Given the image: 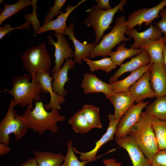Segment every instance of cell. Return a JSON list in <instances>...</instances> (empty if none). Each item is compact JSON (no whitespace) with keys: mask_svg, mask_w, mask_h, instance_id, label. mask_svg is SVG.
<instances>
[{"mask_svg":"<svg viewBox=\"0 0 166 166\" xmlns=\"http://www.w3.org/2000/svg\"><path fill=\"white\" fill-rule=\"evenodd\" d=\"M96 1L97 3L96 6L100 10H107L112 8L109 0H96Z\"/></svg>","mask_w":166,"mask_h":166,"instance_id":"39","label":"cell"},{"mask_svg":"<svg viewBox=\"0 0 166 166\" xmlns=\"http://www.w3.org/2000/svg\"><path fill=\"white\" fill-rule=\"evenodd\" d=\"M33 153L38 166H61L65 158L61 153L37 151Z\"/></svg>","mask_w":166,"mask_h":166,"instance_id":"25","label":"cell"},{"mask_svg":"<svg viewBox=\"0 0 166 166\" xmlns=\"http://www.w3.org/2000/svg\"><path fill=\"white\" fill-rule=\"evenodd\" d=\"M30 75L24 74L13 78L11 82L12 88L4 89L0 92H7L13 97L15 106L17 105L25 107L30 105L33 109V101H41L40 95L42 93V87L35 78L32 79Z\"/></svg>","mask_w":166,"mask_h":166,"instance_id":"3","label":"cell"},{"mask_svg":"<svg viewBox=\"0 0 166 166\" xmlns=\"http://www.w3.org/2000/svg\"><path fill=\"white\" fill-rule=\"evenodd\" d=\"M125 42H123L116 47L115 51H112L109 54V56H110L112 60L116 65L120 66L125 59L138 54L144 49H128L125 46Z\"/></svg>","mask_w":166,"mask_h":166,"instance_id":"26","label":"cell"},{"mask_svg":"<svg viewBox=\"0 0 166 166\" xmlns=\"http://www.w3.org/2000/svg\"><path fill=\"white\" fill-rule=\"evenodd\" d=\"M127 29L125 16L118 17L111 31L103 36L102 40L90 53V58L93 59L98 56L106 57L117 45H120L121 42L130 40L129 38L125 37Z\"/></svg>","mask_w":166,"mask_h":166,"instance_id":"6","label":"cell"},{"mask_svg":"<svg viewBox=\"0 0 166 166\" xmlns=\"http://www.w3.org/2000/svg\"><path fill=\"white\" fill-rule=\"evenodd\" d=\"M67 146V152L61 166H84L88 163L97 160L80 161L75 155L73 150L72 142L71 140H69L68 142Z\"/></svg>","mask_w":166,"mask_h":166,"instance_id":"33","label":"cell"},{"mask_svg":"<svg viewBox=\"0 0 166 166\" xmlns=\"http://www.w3.org/2000/svg\"><path fill=\"white\" fill-rule=\"evenodd\" d=\"M11 150V148L3 143H0V155H5Z\"/></svg>","mask_w":166,"mask_h":166,"instance_id":"41","label":"cell"},{"mask_svg":"<svg viewBox=\"0 0 166 166\" xmlns=\"http://www.w3.org/2000/svg\"><path fill=\"white\" fill-rule=\"evenodd\" d=\"M82 60L86 62L89 66L90 71L92 72L101 69L108 73L117 67V65L113 63L110 57H105L96 61L85 57Z\"/></svg>","mask_w":166,"mask_h":166,"instance_id":"30","label":"cell"},{"mask_svg":"<svg viewBox=\"0 0 166 166\" xmlns=\"http://www.w3.org/2000/svg\"><path fill=\"white\" fill-rule=\"evenodd\" d=\"M29 129H32L42 134L49 130L56 133L58 130L57 123L64 121L65 118L61 115L57 109H52L50 112L45 109L42 101L36 102L35 107L32 109L30 105L22 115Z\"/></svg>","mask_w":166,"mask_h":166,"instance_id":"1","label":"cell"},{"mask_svg":"<svg viewBox=\"0 0 166 166\" xmlns=\"http://www.w3.org/2000/svg\"><path fill=\"white\" fill-rule=\"evenodd\" d=\"M151 63L150 56L145 50H143L130 61L122 64L120 68L109 78V82L112 84L117 81L118 78L124 73L128 72H132L140 67L146 66Z\"/></svg>","mask_w":166,"mask_h":166,"instance_id":"16","label":"cell"},{"mask_svg":"<svg viewBox=\"0 0 166 166\" xmlns=\"http://www.w3.org/2000/svg\"><path fill=\"white\" fill-rule=\"evenodd\" d=\"M129 134L133 137L150 162L153 156L160 150L153 126L152 117L145 111L142 112Z\"/></svg>","mask_w":166,"mask_h":166,"instance_id":"2","label":"cell"},{"mask_svg":"<svg viewBox=\"0 0 166 166\" xmlns=\"http://www.w3.org/2000/svg\"><path fill=\"white\" fill-rule=\"evenodd\" d=\"M165 96H166V95Z\"/></svg>","mask_w":166,"mask_h":166,"instance_id":"45","label":"cell"},{"mask_svg":"<svg viewBox=\"0 0 166 166\" xmlns=\"http://www.w3.org/2000/svg\"><path fill=\"white\" fill-rule=\"evenodd\" d=\"M13 98L10 100L8 111L0 122V143L8 145L11 133L18 141L26 134L29 129L22 115L18 114L14 109L15 106Z\"/></svg>","mask_w":166,"mask_h":166,"instance_id":"7","label":"cell"},{"mask_svg":"<svg viewBox=\"0 0 166 166\" xmlns=\"http://www.w3.org/2000/svg\"><path fill=\"white\" fill-rule=\"evenodd\" d=\"M162 32L156 26L152 24L147 30L141 32L133 28L127 30L125 34L128 35L130 39L133 38L134 42L130 48L139 49L143 43L149 40H156L161 37Z\"/></svg>","mask_w":166,"mask_h":166,"instance_id":"19","label":"cell"},{"mask_svg":"<svg viewBox=\"0 0 166 166\" xmlns=\"http://www.w3.org/2000/svg\"><path fill=\"white\" fill-rule=\"evenodd\" d=\"M153 63L141 67L132 72L125 78L120 81L117 80L111 84L113 94L128 91L130 88L145 73L149 70Z\"/></svg>","mask_w":166,"mask_h":166,"instance_id":"23","label":"cell"},{"mask_svg":"<svg viewBox=\"0 0 166 166\" xmlns=\"http://www.w3.org/2000/svg\"><path fill=\"white\" fill-rule=\"evenodd\" d=\"M21 57L24 69L29 73L31 79L35 78L38 73L49 72L51 59L45 42L26 49Z\"/></svg>","mask_w":166,"mask_h":166,"instance_id":"4","label":"cell"},{"mask_svg":"<svg viewBox=\"0 0 166 166\" xmlns=\"http://www.w3.org/2000/svg\"><path fill=\"white\" fill-rule=\"evenodd\" d=\"M127 1L121 0L117 5L109 10H101L94 5L87 10L89 16L85 18L84 23L93 29L96 36L94 43L96 45L100 42L104 32L110 28L115 14L122 9Z\"/></svg>","mask_w":166,"mask_h":166,"instance_id":"5","label":"cell"},{"mask_svg":"<svg viewBox=\"0 0 166 166\" xmlns=\"http://www.w3.org/2000/svg\"><path fill=\"white\" fill-rule=\"evenodd\" d=\"M75 133L81 134L87 133L92 129L81 110L76 112L69 120Z\"/></svg>","mask_w":166,"mask_h":166,"instance_id":"29","label":"cell"},{"mask_svg":"<svg viewBox=\"0 0 166 166\" xmlns=\"http://www.w3.org/2000/svg\"><path fill=\"white\" fill-rule=\"evenodd\" d=\"M85 1H81L74 6L72 4L67 6L65 12L62 11L55 19L44 23L42 26H41L38 34L49 31H54L56 33L62 34L67 28L66 22L69 15L73 10Z\"/></svg>","mask_w":166,"mask_h":166,"instance_id":"22","label":"cell"},{"mask_svg":"<svg viewBox=\"0 0 166 166\" xmlns=\"http://www.w3.org/2000/svg\"><path fill=\"white\" fill-rule=\"evenodd\" d=\"M109 124L106 132L101 138L95 143V146L91 150L87 152H80L73 147V149L75 153L80 154L79 158L82 161H86L93 159H98L105 154L96 156L97 154L99 149L108 141L114 139V136L116 132L117 124L119 121L115 119L113 115L109 113L108 115Z\"/></svg>","mask_w":166,"mask_h":166,"instance_id":"10","label":"cell"},{"mask_svg":"<svg viewBox=\"0 0 166 166\" xmlns=\"http://www.w3.org/2000/svg\"><path fill=\"white\" fill-rule=\"evenodd\" d=\"M153 126L159 150L166 149V121L152 117Z\"/></svg>","mask_w":166,"mask_h":166,"instance_id":"32","label":"cell"},{"mask_svg":"<svg viewBox=\"0 0 166 166\" xmlns=\"http://www.w3.org/2000/svg\"><path fill=\"white\" fill-rule=\"evenodd\" d=\"M81 110L92 128H102L99 114V109L98 107L86 105L83 106Z\"/></svg>","mask_w":166,"mask_h":166,"instance_id":"31","label":"cell"},{"mask_svg":"<svg viewBox=\"0 0 166 166\" xmlns=\"http://www.w3.org/2000/svg\"><path fill=\"white\" fill-rule=\"evenodd\" d=\"M150 82L156 98L166 95V69L164 65L153 64L151 69Z\"/></svg>","mask_w":166,"mask_h":166,"instance_id":"17","label":"cell"},{"mask_svg":"<svg viewBox=\"0 0 166 166\" xmlns=\"http://www.w3.org/2000/svg\"><path fill=\"white\" fill-rule=\"evenodd\" d=\"M145 111L152 117L166 121V96L156 98L146 106Z\"/></svg>","mask_w":166,"mask_h":166,"instance_id":"27","label":"cell"},{"mask_svg":"<svg viewBox=\"0 0 166 166\" xmlns=\"http://www.w3.org/2000/svg\"><path fill=\"white\" fill-rule=\"evenodd\" d=\"M149 101H142L133 105L124 114L117 126L114 136L115 138L123 137L129 134L131 130L137 122L142 110Z\"/></svg>","mask_w":166,"mask_h":166,"instance_id":"9","label":"cell"},{"mask_svg":"<svg viewBox=\"0 0 166 166\" xmlns=\"http://www.w3.org/2000/svg\"><path fill=\"white\" fill-rule=\"evenodd\" d=\"M31 25L30 23L26 21L21 26L16 27H12L10 24L6 23L3 26L0 27V39L1 40L6 35L10 33L14 30L28 29Z\"/></svg>","mask_w":166,"mask_h":166,"instance_id":"37","label":"cell"},{"mask_svg":"<svg viewBox=\"0 0 166 166\" xmlns=\"http://www.w3.org/2000/svg\"><path fill=\"white\" fill-rule=\"evenodd\" d=\"M166 6V0H163L151 8H142L129 14L127 20V30L137 25L141 26L144 23L146 26H150L152 21L159 17L160 10Z\"/></svg>","mask_w":166,"mask_h":166,"instance_id":"8","label":"cell"},{"mask_svg":"<svg viewBox=\"0 0 166 166\" xmlns=\"http://www.w3.org/2000/svg\"><path fill=\"white\" fill-rule=\"evenodd\" d=\"M76 61L72 59H66L62 68L58 71L52 73L53 81L52 87L53 92L56 94L64 97L68 94L67 91L64 89L65 84L69 80L68 72L75 66Z\"/></svg>","mask_w":166,"mask_h":166,"instance_id":"18","label":"cell"},{"mask_svg":"<svg viewBox=\"0 0 166 166\" xmlns=\"http://www.w3.org/2000/svg\"><path fill=\"white\" fill-rule=\"evenodd\" d=\"M163 57L164 65L166 69V45H165L163 49Z\"/></svg>","mask_w":166,"mask_h":166,"instance_id":"43","label":"cell"},{"mask_svg":"<svg viewBox=\"0 0 166 166\" xmlns=\"http://www.w3.org/2000/svg\"><path fill=\"white\" fill-rule=\"evenodd\" d=\"M106 166H121V164L113 158L105 159L103 161Z\"/></svg>","mask_w":166,"mask_h":166,"instance_id":"40","label":"cell"},{"mask_svg":"<svg viewBox=\"0 0 166 166\" xmlns=\"http://www.w3.org/2000/svg\"><path fill=\"white\" fill-rule=\"evenodd\" d=\"M32 5L33 6V11L31 14H26L23 16V17L26 21L28 22L32 25L34 28V32L35 34H38L40 30L41 26L40 22L39 21L37 14L36 10L37 6L36 3L37 0H31Z\"/></svg>","mask_w":166,"mask_h":166,"instance_id":"34","label":"cell"},{"mask_svg":"<svg viewBox=\"0 0 166 166\" xmlns=\"http://www.w3.org/2000/svg\"><path fill=\"white\" fill-rule=\"evenodd\" d=\"M3 5L4 9L0 14V26L8 18L26 7L32 5V2L30 0H19L13 4L4 3Z\"/></svg>","mask_w":166,"mask_h":166,"instance_id":"28","label":"cell"},{"mask_svg":"<svg viewBox=\"0 0 166 166\" xmlns=\"http://www.w3.org/2000/svg\"><path fill=\"white\" fill-rule=\"evenodd\" d=\"M50 74L49 72L38 73L35 78L41 86L42 93H49L50 95L49 102L44 105L45 109L46 110H60L61 109L60 104L65 101V98L64 97L59 96L53 92L52 87V81L53 78V77L50 76Z\"/></svg>","mask_w":166,"mask_h":166,"instance_id":"13","label":"cell"},{"mask_svg":"<svg viewBox=\"0 0 166 166\" xmlns=\"http://www.w3.org/2000/svg\"><path fill=\"white\" fill-rule=\"evenodd\" d=\"M151 69L145 73L129 88V92L139 103L146 98L155 97L150 84Z\"/></svg>","mask_w":166,"mask_h":166,"instance_id":"14","label":"cell"},{"mask_svg":"<svg viewBox=\"0 0 166 166\" xmlns=\"http://www.w3.org/2000/svg\"><path fill=\"white\" fill-rule=\"evenodd\" d=\"M53 34L57 39V42L54 41L50 35H49L48 38L49 43L53 45L55 49V66L51 70L52 73L58 71L61 68L65 59L74 57V52L70 47L64 35L55 32Z\"/></svg>","mask_w":166,"mask_h":166,"instance_id":"12","label":"cell"},{"mask_svg":"<svg viewBox=\"0 0 166 166\" xmlns=\"http://www.w3.org/2000/svg\"><path fill=\"white\" fill-rule=\"evenodd\" d=\"M109 99L114 107L113 116L118 120L121 119L135 101L129 91L113 94Z\"/></svg>","mask_w":166,"mask_h":166,"instance_id":"21","label":"cell"},{"mask_svg":"<svg viewBox=\"0 0 166 166\" xmlns=\"http://www.w3.org/2000/svg\"><path fill=\"white\" fill-rule=\"evenodd\" d=\"M81 86L85 94L102 93L106 99H109L113 94L111 84L103 81L95 75L89 73L84 75Z\"/></svg>","mask_w":166,"mask_h":166,"instance_id":"15","label":"cell"},{"mask_svg":"<svg viewBox=\"0 0 166 166\" xmlns=\"http://www.w3.org/2000/svg\"><path fill=\"white\" fill-rule=\"evenodd\" d=\"M74 26L73 22L70 23L62 34L69 35V39L72 41L74 47V60L76 63L81 64L82 59L89 57L90 53L96 45L94 42L90 44H83L80 42L74 36L73 31Z\"/></svg>","mask_w":166,"mask_h":166,"instance_id":"20","label":"cell"},{"mask_svg":"<svg viewBox=\"0 0 166 166\" xmlns=\"http://www.w3.org/2000/svg\"><path fill=\"white\" fill-rule=\"evenodd\" d=\"M151 166H166V149L160 150L153 156Z\"/></svg>","mask_w":166,"mask_h":166,"instance_id":"36","label":"cell"},{"mask_svg":"<svg viewBox=\"0 0 166 166\" xmlns=\"http://www.w3.org/2000/svg\"><path fill=\"white\" fill-rule=\"evenodd\" d=\"M66 1V0H55L53 6L50 7L49 11L45 16L44 23L52 21L55 16L59 15Z\"/></svg>","mask_w":166,"mask_h":166,"instance_id":"35","label":"cell"},{"mask_svg":"<svg viewBox=\"0 0 166 166\" xmlns=\"http://www.w3.org/2000/svg\"><path fill=\"white\" fill-rule=\"evenodd\" d=\"M115 140L118 145L127 152L133 166H151L150 162L132 136L129 134L122 138H115Z\"/></svg>","mask_w":166,"mask_h":166,"instance_id":"11","label":"cell"},{"mask_svg":"<svg viewBox=\"0 0 166 166\" xmlns=\"http://www.w3.org/2000/svg\"><path fill=\"white\" fill-rule=\"evenodd\" d=\"M4 1V0H0V3L1 4V3H2V2H3Z\"/></svg>","mask_w":166,"mask_h":166,"instance_id":"44","label":"cell"},{"mask_svg":"<svg viewBox=\"0 0 166 166\" xmlns=\"http://www.w3.org/2000/svg\"><path fill=\"white\" fill-rule=\"evenodd\" d=\"M159 14L161 19L155 24L156 26L164 34V36H166V8H164L161 10Z\"/></svg>","mask_w":166,"mask_h":166,"instance_id":"38","label":"cell"},{"mask_svg":"<svg viewBox=\"0 0 166 166\" xmlns=\"http://www.w3.org/2000/svg\"><path fill=\"white\" fill-rule=\"evenodd\" d=\"M11 166H38L35 159L34 158L27 160L22 164L18 166L12 165Z\"/></svg>","mask_w":166,"mask_h":166,"instance_id":"42","label":"cell"},{"mask_svg":"<svg viewBox=\"0 0 166 166\" xmlns=\"http://www.w3.org/2000/svg\"><path fill=\"white\" fill-rule=\"evenodd\" d=\"M166 44V36L156 40H149L142 43L140 48L146 50L151 58V63H159L164 65L163 57L164 47Z\"/></svg>","mask_w":166,"mask_h":166,"instance_id":"24","label":"cell"}]
</instances>
